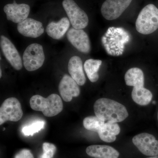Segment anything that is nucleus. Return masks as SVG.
Masks as SVG:
<instances>
[{"label": "nucleus", "mask_w": 158, "mask_h": 158, "mask_svg": "<svg viewBox=\"0 0 158 158\" xmlns=\"http://www.w3.org/2000/svg\"><path fill=\"white\" fill-rule=\"evenodd\" d=\"M14 158H34L30 150L23 149L16 154Z\"/></svg>", "instance_id": "obj_24"}, {"label": "nucleus", "mask_w": 158, "mask_h": 158, "mask_svg": "<svg viewBox=\"0 0 158 158\" xmlns=\"http://www.w3.org/2000/svg\"><path fill=\"white\" fill-rule=\"evenodd\" d=\"M132 142L144 155L151 157L158 156V141L151 134H138L133 138Z\"/></svg>", "instance_id": "obj_7"}, {"label": "nucleus", "mask_w": 158, "mask_h": 158, "mask_svg": "<svg viewBox=\"0 0 158 158\" xmlns=\"http://www.w3.org/2000/svg\"><path fill=\"white\" fill-rule=\"evenodd\" d=\"M157 118H158V114H157Z\"/></svg>", "instance_id": "obj_28"}, {"label": "nucleus", "mask_w": 158, "mask_h": 158, "mask_svg": "<svg viewBox=\"0 0 158 158\" xmlns=\"http://www.w3.org/2000/svg\"><path fill=\"white\" fill-rule=\"evenodd\" d=\"M156 102L155 101H153L152 102V104H156Z\"/></svg>", "instance_id": "obj_27"}, {"label": "nucleus", "mask_w": 158, "mask_h": 158, "mask_svg": "<svg viewBox=\"0 0 158 158\" xmlns=\"http://www.w3.org/2000/svg\"><path fill=\"white\" fill-rule=\"evenodd\" d=\"M88 156L94 158H118L119 153L111 146L106 145H92L86 150Z\"/></svg>", "instance_id": "obj_15"}, {"label": "nucleus", "mask_w": 158, "mask_h": 158, "mask_svg": "<svg viewBox=\"0 0 158 158\" xmlns=\"http://www.w3.org/2000/svg\"><path fill=\"white\" fill-rule=\"evenodd\" d=\"M68 71L71 77L79 86H83L86 83V79L81 59L77 56L72 57L69 61Z\"/></svg>", "instance_id": "obj_14"}, {"label": "nucleus", "mask_w": 158, "mask_h": 158, "mask_svg": "<svg viewBox=\"0 0 158 158\" xmlns=\"http://www.w3.org/2000/svg\"><path fill=\"white\" fill-rule=\"evenodd\" d=\"M43 153L38 158H53L56 147L52 143L44 142L43 144Z\"/></svg>", "instance_id": "obj_23"}, {"label": "nucleus", "mask_w": 158, "mask_h": 158, "mask_svg": "<svg viewBox=\"0 0 158 158\" xmlns=\"http://www.w3.org/2000/svg\"><path fill=\"white\" fill-rule=\"evenodd\" d=\"M95 116L105 122H121L128 116L126 108L113 100L98 99L94 105Z\"/></svg>", "instance_id": "obj_1"}, {"label": "nucleus", "mask_w": 158, "mask_h": 158, "mask_svg": "<svg viewBox=\"0 0 158 158\" xmlns=\"http://www.w3.org/2000/svg\"><path fill=\"white\" fill-rule=\"evenodd\" d=\"M60 95L64 101L69 102L73 98L77 97L80 94L79 85L71 77L65 75L60 81L59 86Z\"/></svg>", "instance_id": "obj_12"}, {"label": "nucleus", "mask_w": 158, "mask_h": 158, "mask_svg": "<svg viewBox=\"0 0 158 158\" xmlns=\"http://www.w3.org/2000/svg\"><path fill=\"white\" fill-rule=\"evenodd\" d=\"M120 132V128L117 123L105 122L98 133L102 141L111 143L116 141V136Z\"/></svg>", "instance_id": "obj_17"}, {"label": "nucleus", "mask_w": 158, "mask_h": 158, "mask_svg": "<svg viewBox=\"0 0 158 158\" xmlns=\"http://www.w3.org/2000/svg\"><path fill=\"white\" fill-rule=\"evenodd\" d=\"M136 29L140 34L148 35L158 29V9L153 4L144 7L136 20Z\"/></svg>", "instance_id": "obj_3"}, {"label": "nucleus", "mask_w": 158, "mask_h": 158, "mask_svg": "<svg viewBox=\"0 0 158 158\" xmlns=\"http://www.w3.org/2000/svg\"><path fill=\"white\" fill-rule=\"evenodd\" d=\"M17 30L23 36L34 38L40 37L44 32L42 23L31 18H27L18 23Z\"/></svg>", "instance_id": "obj_13"}, {"label": "nucleus", "mask_w": 158, "mask_h": 158, "mask_svg": "<svg viewBox=\"0 0 158 158\" xmlns=\"http://www.w3.org/2000/svg\"><path fill=\"white\" fill-rule=\"evenodd\" d=\"M0 44L3 53L8 62L15 69L20 70L23 67L22 60L14 44L3 35L1 36Z\"/></svg>", "instance_id": "obj_9"}, {"label": "nucleus", "mask_w": 158, "mask_h": 158, "mask_svg": "<svg viewBox=\"0 0 158 158\" xmlns=\"http://www.w3.org/2000/svg\"><path fill=\"white\" fill-rule=\"evenodd\" d=\"M4 11L8 20L19 23L27 18L30 12V7L26 4H17L14 1L12 4L6 5Z\"/></svg>", "instance_id": "obj_11"}, {"label": "nucleus", "mask_w": 158, "mask_h": 158, "mask_svg": "<svg viewBox=\"0 0 158 158\" xmlns=\"http://www.w3.org/2000/svg\"><path fill=\"white\" fill-rule=\"evenodd\" d=\"M23 112L19 101L15 98L6 99L0 108V125L8 121L17 122L22 117Z\"/></svg>", "instance_id": "obj_6"}, {"label": "nucleus", "mask_w": 158, "mask_h": 158, "mask_svg": "<svg viewBox=\"0 0 158 158\" xmlns=\"http://www.w3.org/2000/svg\"><path fill=\"white\" fill-rule=\"evenodd\" d=\"M132 98L136 103L140 106L149 104L152 98V94L144 87H134L131 93Z\"/></svg>", "instance_id": "obj_19"}, {"label": "nucleus", "mask_w": 158, "mask_h": 158, "mask_svg": "<svg viewBox=\"0 0 158 158\" xmlns=\"http://www.w3.org/2000/svg\"><path fill=\"white\" fill-rule=\"evenodd\" d=\"M23 58V64L27 70L33 71L39 69L45 60L42 46L37 43L30 44L24 52Z\"/></svg>", "instance_id": "obj_4"}, {"label": "nucleus", "mask_w": 158, "mask_h": 158, "mask_svg": "<svg viewBox=\"0 0 158 158\" xmlns=\"http://www.w3.org/2000/svg\"><path fill=\"white\" fill-rule=\"evenodd\" d=\"M105 123L96 116H89L84 118L83 125L86 129L98 133Z\"/></svg>", "instance_id": "obj_21"}, {"label": "nucleus", "mask_w": 158, "mask_h": 158, "mask_svg": "<svg viewBox=\"0 0 158 158\" xmlns=\"http://www.w3.org/2000/svg\"><path fill=\"white\" fill-rule=\"evenodd\" d=\"M0 77H2V69H0Z\"/></svg>", "instance_id": "obj_26"}, {"label": "nucleus", "mask_w": 158, "mask_h": 158, "mask_svg": "<svg viewBox=\"0 0 158 158\" xmlns=\"http://www.w3.org/2000/svg\"><path fill=\"white\" fill-rule=\"evenodd\" d=\"M31 109L41 111L47 117L56 116L63 110L62 99L58 94H53L47 98L40 95H35L30 99Z\"/></svg>", "instance_id": "obj_2"}, {"label": "nucleus", "mask_w": 158, "mask_h": 158, "mask_svg": "<svg viewBox=\"0 0 158 158\" xmlns=\"http://www.w3.org/2000/svg\"><path fill=\"white\" fill-rule=\"evenodd\" d=\"M124 79L127 86L144 87V75L140 69L136 67L130 69L125 75Z\"/></svg>", "instance_id": "obj_18"}, {"label": "nucleus", "mask_w": 158, "mask_h": 158, "mask_svg": "<svg viewBox=\"0 0 158 158\" xmlns=\"http://www.w3.org/2000/svg\"><path fill=\"white\" fill-rule=\"evenodd\" d=\"M70 26L69 20L66 17L62 18L58 22H52L47 27L46 31L49 37L54 39H61L68 31Z\"/></svg>", "instance_id": "obj_16"}, {"label": "nucleus", "mask_w": 158, "mask_h": 158, "mask_svg": "<svg viewBox=\"0 0 158 158\" xmlns=\"http://www.w3.org/2000/svg\"><path fill=\"white\" fill-rule=\"evenodd\" d=\"M102 63L101 60L93 59H88L85 62L84 69L88 79L92 83H94L98 81V71Z\"/></svg>", "instance_id": "obj_20"}, {"label": "nucleus", "mask_w": 158, "mask_h": 158, "mask_svg": "<svg viewBox=\"0 0 158 158\" xmlns=\"http://www.w3.org/2000/svg\"><path fill=\"white\" fill-rule=\"evenodd\" d=\"M132 0H106L102 5L101 13L104 18L113 20L119 17Z\"/></svg>", "instance_id": "obj_8"}, {"label": "nucleus", "mask_w": 158, "mask_h": 158, "mask_svg": "<svg viewBox=\"0 0 158 158\" xmlns=\"http://www.w3.org/2000/svg\"><path fill=\"white\" fill-rule=\"evenodd\" d=\"M45 122L42 120H37L23 127L22 131L24 135L32 136L44 128Z\"/></svg>", "instance_id": "obj_22"}, {"label": "nucleus", "mask_w": 158, "mask_h": 158, "mask_svg": "<svg viewBox=\"0 0 158 158\" xmlns=\"http://www.w3.org/2000/svg\"><path fill=\"white\" fill-rule=\"evenodd\" d=\"M62 6L74 28L83 29L88 26L89 23L88 15L73 0H64Z\"/></svg>", "instance_id": "obj_5"}, {"label": "nucleus", "mask_w": 158, "mask_h": 158, "mask_svg": "<svg viewBox=\"0 0 158 158\" xmlns=\"http://www.w3.org/2000/svg\"><path fill=\"white\" fill-rule=\"evenodd\" d=\"M69 41L79 52L87 54L90 51V39L88 34L82 29L73 28L67 32Z\"/></svg>", "instance_id": "obj_10"}, {"label": "nucleus", "mask_w": 158, "mask_h": 158, "mask_svg": "<svg viewBox=\"0 0 158 158\" xmlns=\"http://www.w3.org/2000/svg\"><path fill=\"white\" fill-rule=\"evenodd\" d=\"M147 158H158V156H151L150 157H148Z\"/></svg>", "instance_id": "obj_25"}]
</instances>
